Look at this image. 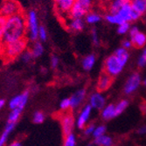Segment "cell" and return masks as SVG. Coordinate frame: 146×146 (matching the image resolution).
<instances>
[{
	"label": "cell",
	"mask_w": 146,
	"mask_h": 146,
	"mask_svg": "<svg viewBox=\"0 0 146 146\" xmlns=\"http://www.w3.org/2000/svg\"><path fill=\"white\" fill-rule=\"evenodd\" d=\"M128 105H129V102L127 100H125V99L121 100L120 102H118L116 104H115L116 115H121L128 108Z\"/></svg>",
	"instance_id": "27"
},
{
	"label": "cell",
	"mask_w": 146,
	"mask_h": 146,
	"mask_svg": "<svg viewBox=\"0 0 146 146\" xmlns=\"http://www.w3.org/2000/svg\"><path fill=\"white\" fill-rule=\"evenodd\" d=\"M26 19H27V32H29V39L32 41H36L39 27L36 11H30L26 15Z\"/></svg>",
	"instance_id": "8"
},
{
	"label": "cell",
	"mask_w": 146,
	"mask_h": 146,
	"mask_svg": "<svg viewBox=\"0 0 146 146\" xmlns=\"http://www.w3.org/2000/svg\"><path fill=\"white\" fill-rule=\"evenodd\" d=\"M106 131H107V128H106L105 125H98V126L95 127V129H94V132H93L92 136L94 138H96V137L105 135Z\"/></svg>",
	"instance_id": "30"
},
{
	"label": "cell",
	"mask_w": 146,
	"mask_h": 146,
	"mask_svg": "<svg viewBox=\"0 0 146 146\" xmlns=\"http://www.w3.org/2000/svg\"><path fill=\"white\" fill-rule=\"evenodd\" d=\"M27 33V19L26 15L19 12L16 15L7 18L5 34L2 39L3 44H7L25 38Z\"/></svg>",
	"instance_id": "1"
},
{
	"label": "cell",
	"mask_w": 146,
	"mask_h": 146,
	"mask_svg": "<svg viewBox=\"0 0 146 146\" xmlns=\"http://www.w3.org/2000/svg\"><path fill=\"white\" fill-rule=\"evenodd\" d=\"M27 46V39L25 38L4 45L2 56L5 60H11L21 55Z\"/></svg>",
	"instance_id": "3"
},
{
	"label": "cell",
	"mask_w": 146,
	"mask_h": 146,
	"mask_svg": "<svg viewBox=\"0 0 146 146\" xmlns=\"http://www.w3.org/2000/svg\"><path fill=\"white\" fill-rule=\"evenodd\" d=\"M130 5L139 17L146 11V0H130Z\"/></svg>",
	"instance_id": "19"
},
{
	"label": "cell",
	"mask_w": 146,
	"mask_h": 146,
	"mask_svg": "<svg viewBox=\"0 0 146 146\" xmlns=\"http://www.w3.org/2000/svg\"><path fill=\"white\" fill-rule=\"evenodd\" d=\"M20 57H21V60L25 63H28V62H30L33 59V54H32L31 50H26V49L22 52Z\"/></svg>",
	"instance_id": "32"
},
{
	"label": "cell",
	"mask_w": 146,
	"mask_h": 146,
	"mask_svg": "<svg viewBox=\"0 0 146 146\" xmlns=\"http://www.w3.org/2000/svg\"><path fill=\"white\" fill-rule=\"evenodd\" d=\"M3 51H4V44L2 41H0V56H2Z\"/></svg>",
	"instance_id": "44"
},
{
	"label": "cell",
	"mask_w": 146,
	"mask_h": 146,
	"mask_svg": "<svg viewBox=\"0 0 146 146\" xmlns=\"http://www.w3.org/2000/svg\"><path fill=\"white\" fill-rule=\"evenodd\" d=\"M76 137L74 133H70L68 135H66L63 141L62 146H76Z\"/></svg>",
	"instance_id": "29"
},
{
	"label": "cell",
	"mask_w": 146,
	"mask_h": 146,
	"mask_svg": "<svg viewBox=\"0 0 146 146\" xmlns=\"http://www.w3.org/2000/svg\"><path fill=\"white\" fill-rule=\"evenodd\" d=\"M101 16L96 12H88L86 14V22L89 25H95L101 21Z\"/></svg>",
	"instance_id": "25"
},
{
	"label": "cell",
	"mask_w": 146,
	"mask_h": 146,
	"mask_svg": "<svg viewBox=\"0 0 146 146\" xmlns=\"http://www.w3.org/2000/svg\"><path fill=\"white\" fill-rule=\"evenodd\" d=\"M140 17L132 9L130 3L123 6L115 13H110L106 16V20L112 25H120L124 22L134 21L138 19Z\"/></svg>",
	"instance_id": "2"
},
{
	"label": "cell",
	"mask_w": 146,
	"mask_h": 146,
	"mask_svg": "<svg viewBox=\"0 0 146 146\" xmlns=\"http://www.w3.org/2000/svg\"><path fill=\"white\" fill-rule=\"evenodd\" d=\"M60 110L63 112L68 111L71 110V103H70V99L69 98H64L63 100L60 101Z\"/></svg>",
	"instance_id": "31"
},
{
	"label": "cell",
	"mask_w": 146,
	"mask_h": 146,
	"mask_svg": "<svg viewBox=\"0 0 146 146\" xmlns=\"http://www.w3.org/2000/svg\"><path fill=\"white\" fill-rule=\"evenodd\" d=\"M137 133L140 135H145L146 134V125H143L141 128H139L137 130Z\"/></svg>",
	"instance_id": "42"
},
{
	"label": "cell",
	"mask_w": 146,
	"mask_h": 146,
	"mask_svg": "<svg viewBox=\"0 0 146 146\" xmlns=\"http://www.w3.org/2000/svg\"><path fill=\"white\" fill-rule=\"evenodd\" d=\"M87 96V91L84 88L78 89L75 93L71 96L70 103H71V110H77L82 105Z\"/></svg>",
	"instance_id": "15"
},
{
	"label": "cell",
	"mask_w": 146,
	"mask_h": 146,
	"mask_svg": "<svg viewBox=\"0 0 146 146\" xmlns=\"http://www.w3.org/2000/svg\"><path fill=\"white\" fill-rule=\"evenodd\" d=\"M96 61V58L94 54H88L86 57L82 59V68L86 71H90L93 68L95 67Z\"/></svg>",
	"instance_id": "20"
},
{
	"label": "cell",
	"mask_w": 146,
	"mask_h": 146,
	"mask_svg": "<svg viewBox=\"0 0 146 146\" xmlns=\"http://www.w3.org/2000/svg\"><path fill=\"white\" fill-rule=\"evenodd\" d=\"M31 52L33 58L40 57L44 52V46L40 41H33V44L31 48Z\"/></svg>",
	"instance_id": "23"
},
{
	"label": "cell",
	"mask_w": 146,
	"mask_h": 146,
	"mask_svg": "<svg viewBox=\"0 0 146 146\" xmlns=\"http://www.w3.org/2000/svg\"><path fill=\"white\" fill-rule=\"evenodd\" d=\"M94 139V143L96 146H113L114 144L113 138L106 134Z\"/></svg>",
	"instance_id": "22"
},
{
	"label": "cell",
	"mask_w": 146,
	"mask_h": 146,
	"mask_svg": "<svg viewBox=\"0 0 146 146\" xmlns=\"http://www.w3.org/2000/svg\"><path fill=\"white\" fill-rule=\"evenodd\" d=\"M38 38L40 39V41H46L47 39V33L44 26H39L38 32Z\"/></svg>",
	"instance_id": "35"
},
{
	"label": "cell",
	"mask_w": 146,
	"mask_h": 146,
	"mask_svg": "<svg viewBox=\"0 0 146 146\" xmlns=\"http://www.w3.org/2000/svg\"><path fill=\"white\" fill-rule=\"evenodd\" d=\"M129 22H124L120 25H118V28H117V33L119 34H125L129 31Z\"/></svg>",
	"instance_id": "34"
},
{
	"label": "cell",
	"mask_w": 146,
	"mask_h": 146,
	"mask_svg": "<svg viewBox=\"0 0 146 146\" xmlns=\"http://www.w3.org/2000/svg\"><path fill=\"white\" fill-rule=\"evenodd\" d=\"M29 99V92L25 91L22 94L17 95L15 96H13L10 102H9V108L11 110H24L25 107L26 106V103L28 102Z\"/></svg>",
	"instance_id": "9"
},
{
	"label": "cell",
	"mask_w": 146,
	"mask_h": 146,
	"mask_svg": "<svg viewBox=\"0 0 146 146\" xmlns=\"http://www.w3.org/2000/svg\"><path fill=\"white\" fill-rule=\"evenodd\" d=\"M101 116L105 121H109V120H111V119L116 117L117 115L115 112V104L110 103V104L106 105L105 107L101 110Z\"/></svg>",
	"instance_id": "18"
},
{
	"label": "cell",
	"mask_w": 146,
	"mask_h": 146,
	"mask_svg": "<svg viewBox=\"0 0 146 146\" xmlns=\"http://www.w3.org/2000/svg\"><path fill=\"white\" fill-rule=\"evenodd\" d=\"M88 146H96V145H88Z\"/></svg>",
	"instance_id": "46"
},
{
	"label": "cell",
	"mask_w": 146,
	"mask_h": 146,
	"mask_svg": "<svg viewBox=\"0 0 146 146\" xmlns=\"http://www.w3.org/2000/svg\"><path fill=\"white\" fill-rule=\"evenodd\" d=\"M129 37L132 45L137 48H143L146 45V35L140 32L137 26L129 29Z\"/></svg>",
	"instance_id": "12"
},
{
	"label": "cell",
	"mask_w": 146,
	"mask_h": 146,
	"mask_svg": "<svg viewBox=\"0 0 146 146\" xmlns=\"http://www.w3.org/2000/svg\"><path fill=\"white\" fill-rule=\"evenodd\" d=\"M68 28L73 32H81L84 28V22L82 19H70L68 21Z\"/></svg>",
	"instance_id": "21"
},
{
	"label": "cell",
	"mask_w": 146,
	"mask_h": 146,
	"mask_svg": "<svg viewBox=\"0 0 146 146\" xmlns=\"http://www.w3.org/2000/svg\"><path fill=\"white\" fill-rule=\"evenodd\" d=\"M6 21H7V18L4 17L2 15H0V41H2L4 34H5Z\"/></svg>",
	"instance_id": "33"
},
{
	"label": "cell",
	"mask_w": 146,
	"mask_h": 146,
	"mask_svg": "<svg viewBox=\"0 0 146 146\" xmlns=\"http://www.w3.org/2000/svg\"><path fill=\"white\" fill-rule=\"evenodd\" d=\"M126 63L115 54L109 56L104 62V72L111 77H115L121 74Z\"/></svg>",
	"instance_id": "4"
},
{
	"label": "cell",
	"mask_w": 146,
	"mask_h": 146,
	"mask_svg": "<svg viewBox=\"0 0 146 146\" xmlns=\"http://www.w3.org/2000/svg\"><path fill=\"white\" fill-rule=\"evenodd\" d=\"M7 146H23V144L20 141L15 140V141H12L11 143H10Z\"/></svg>",
	"instance_id": "41"
},
{
	"label": "cell",
	"mask_w": 146,
	"mask_h": 146,
	"mask_svg": "<svg viewBox=\"0 0 146 146\" xmlns=\"http://www.w3.org/2000/svg\"><path fill=\"white\" fill-rule=\"evenodd\" d=\"M112 78L110 75H109L107 73L103 72L98 80V82H97V90L99 92H103L105 90H107L112 84Z\"/></svg>",
	"instance_id": "16"
},
{
	"label": "cell",
	"mask_w": 146,
	"mask_h": 146,
	"mask_svg": "<svg viewBox=\"0 0 146 146\" xmlns=\"http://www.w3.org/2000/svg\"><path fill=\"white\" fill-rule=\"evenodd\" d=\"M75 2V0H54L55 7L58 14L62 18L65 16L69 17L70 11Z\"/></svg>",
	"instance_id": "14"
},
{
	"label": "cell",
	"mask_w": 146,
	"mask_h": 146,
	"mask_svg": "<svg viewBox=\"0 0 146 146\" xmlns=\"http://www.w3.org/2000/svg\"><path fill=\"white\" fill-rule=\"evenodd\" d=\"M92 108L89 104L84 105L82 108L81 111L79 112L77 118L75 119V123L78 129H83L85 126L88 123L89 119L92 114Z\"/></svg>",
	"instance_id": "10"
},
{
	"label": "cell",
	"mask_w": 146,
	"mask_h": 146,
	"mask_svg": "<svg viewBox=\"0 0 146 146\" xmlns=\"http://www.w3.org/2000/svg\"><path fill=\"white\" fill-rule=\"evenodd\" d=\"M19 12H22V9L17 0H3L0 6V15L9 18Z\"/></svg>",
	"instance_id": "6"
},
{
	"label": "cell",
	"mask_w": 146,
	"mask_h": 146,
	"mask_svg": "<svg viewBox=\"0 0 146 146\" xmlns=\"http://www.w3.org/2000/svg\"><path fill=\"white\" fill-rule=\"evenodd\" d=\"M130 3V0H113L110 7V13H115L120 10L125 5Z\"/></svg>",
	"instance_id": "24"
},
{
	"label": "cell",
	"mask_w": 146,
	"mask_h": 146,
	"mask_svg": "<svg viewBox=\"0 0 146 146\" xmlns=\"http://www.w3.org/2000/svg\"><path fill=\"white\" fill-rule=\"evenodd\" d=\"M46 120V115L42 111H35L33 114V122L36 124H41Z\"/></svg>",
	"instance_id": "28"
},
{
	"label": "cell",
	"mask_w": 146,
	"mask_h": 146,
	"mask_svg": "<svg viewBox=\"0 0 146 146\" xmlns=\"http://www.w3.org/2000/svg\"><path fill=\"white\" fill-rule=\"evenodd\" d=\"M92 0H75L70 11L69 17L72 19H82L88 12Z\"/></svg>",
	"instance_id": "5"
},
{
	"label": "cell",
	"mask_w": 146,
	"mask_h": 146,
	"mask_svg": "<svg viewBox=\"0 0 146 146\" xmlns=\"http://www.w3.org/2000/svg\"><path fill=\"white\" fill-rule=\"evenodd\" d=\"M17 123H11V122H6V124L2 131L1 135H0V146H5L11 132L14 130Z\"/></svg>",
	"instance_id": "17"
},
{
	"label": "cell",
	"mask_w": 146,
	"mask_h": 146,
	"mask_svg": "<svg viewBox=\"0 0 146 146\" xmlns=\"http://www.w3.org/2000/svg\"><path fill=\"white\" fill-rule=\"evenodd\" d=\"M91 37H92V41L95 45L98 46L99 45V36H98V33L96 29H93L91 32Z\"/></svg>",
	"instance_id": "38"
},
{
	"label": "cell",
	"mask_w": 146,
	"mask_h": 146,
	"mask_svg": "<svg viewBox=\"0 0 146 146\" xmlns=\"http://www.w3.org/2000/svg\"><path fill=\"white\" fill-rule=\"evenodd\" d=\"M137 65H138L139 68H143L146 66V48L143 51L141 56L139 57L138 61H137Z\"/></svg>",
	"instance_id": "37"
},
{
	"label": "cell",
	"mask_w": 146,
	"mask_h": 146,
	"mask_svg": "<svg viewBox=\"0 0 146 146\" xmlns=\"http://www.w3.org/2000/svg\"><path fill=\"white\" fill-rule=\"evenodd\" d=\"M141 76L138 73H133L126 81L124 85V94L125 95H131L139 88L141 84Z\"/></svg>",
	"instance_id": "11"
},
{
	"label": "cell",
	"mask_w": 146,
	"mask_h": 146,
	"mask_svg": "<svg viewBox=\"0 0 146 146\" xmlns=\"http://www.w3.org/2000/svg\"><path fill=\"white\" fill-rule=\"evenodd\" d=\"M60 123L64 136L73 133L74 127L76 126L74 115H73V113L68 111L62 112V114L60 115Z\"/></svg>",
	"instance_id": "7"
},
{
	"label": "cell",
	"mask_w": 146,
	"mask_h": 146,
	"mask_svg": "<svg viewBox=\"0 0 146 146\" xmlns=\"http://www.w3.org/2000/svg\"><path fill=\"white\" fill-rule=\"evenodd\" d=\"M88 104L93 110H102L106 105L105 96L102 94V92H95L90 95L88 99Z\"/></svg>",
	"instance_id": "13"
},
{
	"label": "cell",
	"mask_w": 146,
	"mask_h": 146,
	"mask_svg": "<svg viewBox=\"0 0 146 146\" xmlns=\"http://www.w3.org/2000/svg\"><path fill=\"white\" fill-rule=\"evenodd\" d=\"M5 105V101L4 99H0V110H1Z\"/></svg>",
	"instance_id": "43"
},
{
	"label": "cell",
	"mask_w": 146,
	"mask_h": 146,
	"mask_svg": "<svg viewBox=\"0 0 146 146\" xmlns=\"http://www.w3.org/2000/svg\"><path fill=\"white\" fill-rule=\"evenodd\" d=\"M132 46H133V45H132V42H131L130 39H125V40L123 42V47L127 49V50L131 48Z\"/></svg>",
	"instance_id": "40"
},
{
	"label": "cell",
	"mask_w": 146,
	"mask_h": 146,
	"mask_svg": "<svg viewBox=\"0 0 146 146\" xmlns=\"http://www.w3.org/2000/svg\"><path fill=\"white\" fill-rule=\"evenodd\" d=\"M22 112L23 111L20 110H11V112L8 115L7 122H11V123H18L19 118L21 116Z\"/></svg>",
	"instance_id": "26"
},
{
	"label": "cell",
	"mask_w": 146,
	"mask_h": 146,
	"mask_svg": "<svg viewBox=\"0 0 146 146\" xmlns=\"http://www.w3.org/2000/svg\"><path fill=\"white\" fill-rule=\"evenodd\" d=\"M143 84H144V86L146 87V77H145V79H144V81H143Z\"/></svg>",
	"instance_id": "45"
},
{
	"label": "cell",
	"mask_w": 146,
	"mask_h": 146,
	"mask_svg": "<svg viewBox=\"0 0 146 146\" xmlns=\"http://www.w3.org/2000/svg\"><path fill=\"white\" fill-rule=\"evenodd\" d=\"M95 127H96V125L94 123H88L85 126V128L83 129L84 135L85 136H92L93 132H94V129H95Z\"/></svg>",
	"instance_id": "36"
},
{
	"label": "cell",
	"mask_w": 146,
	"mask_h": 146,
	"mask_svg": "<svg viewBox=\"0 0 146 146\" xmlns=\"http://www.w3.org/2000/svg\"><path fill=\"white\" fill-rule=\"evenodd\" d=\"M59 66V58L56 55H52L51 57V67L52 68H56Z\"/></svg>",
	"instance_id": "39"
}]
</instances>
